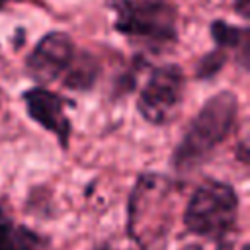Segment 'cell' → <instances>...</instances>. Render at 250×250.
<instances>
[{
  "label": "cell",
  "instance_id": "1",
  "mask_svg": "<svg viewBox=\"0 0 250 250\" xmlns=\"http://www.w3.org/2000/svg\"><path fill=\"white\" fill-rule=\"evenodd\" d=\"M236 115L238 100L232 92H219L211 96L195 113L180 145L176 146V152L172 156L174 168L178 172H189L203 164L215 152V148L232 133Z\"/></svg>",
  "mask_w": 250,
  "mask_h": 250
},
{
  "label": "cell",
  "instance_id": "2",
  "mask_svg": "<svg viewBox=\"0 0 250 250\" xmlns=\"http://www.w3.org/2000/svg\"><path fill=\"white\" fill-rule=\"evenodd\" d=\"M174 184L158 174H143L129 199V234L141 250H164L172 225Z\"/></svg>",
  "mask_w": 250,
  "mask_h": 250
},
{
  "label": "cell",
  "instance_id": "3",
  "mask_svg": "<svg viewBox=\"0 0 250 250\" xmlns=\"http://www.w3.org/2000/svg\"><path fill=\"white\" fill-rule=\"evenodd\" d=\"M113 27L131 41L152 49L170 47L178 37V10L168 0H109Z\"/></svg>",
  "mask_w": 250,
  "mask_h": 250
},
{
  "label": "cell",
  "instance_id": "4",
  "mask_svg": "<svg viewBox=\"0 0 250 250\" xmlns=\"http://www.w3.org/2000/svg\"><path fill=\"white\" fill-rule=\"evenodd\" d=\"M236 217V191L225 182L205 180L188 201L184 211V225L191 234L219 240L234 230Z\"/></svg>",
  "mask_w": 250,
  "mask_h": 250
},
{
  "label": "cell",
  "instance_id": "5",
  "mask_svg": "<svg viewBox=\"0 0 250 250\" xmlns=\"http://www.w3.org/2000/svg\"><path fill=\"white\" fill-rule=\"evenodd\" d=\"M186 96V74L178 64H164L152 70L139 94V111L152 125L174 121Z\"/></svg>",
  "mask_w": 250,
  "mask_h": 250
},
{
  "label": "cell",
  "instance_id": "6",
  "mask_svg": "<svg viewBox=\"0 0 250 250\" xmlns=\"http://www.w3.org/2000/svg\"><path fill=\"white\" fill-rule=\"evenodd\" d=\"M76 57L78 51L72 39L62 31H51L41 37V41L27 57V70L41 84L62 80L74 64Z\"/></svg>",
  "mask_w": 250,
  "mask_h": 250
},
{
  "label": "cell",
  "instance_id": "7",
  "mask_svg": "<svg viewBox=\"0 0 250 250\" xmlns=\"http://www.w3.org/2000/svg\"><path fill=\"white\" fill-rule=\"evenodd\" d=\"M23 102H25L27 115L35 123H39L43 129L51 131L59 139L61 146L66 148L70 139V121L64 113L66 100L47 88L37 86L23 94Z\"/></svg>",
  "mask_w": 250,
  "mask_h": 250
},
{
  "label": "cell",
  "instance_id": "8",
  "mask_svg": "<svg viewBox=\"0 0 250 250\" xmlns=\"http://www.w3.org/2000/svg\"><path fill=\"white\" fill-rule=\"evenodd\" d=\"M45 240L23 225H16L0 205V250H43Z\"/></svg>",
  "mask_w": 250,
  "mask_h": 250
},
{
  "label": "cell",
  "instance_id": "9",
  "mask_svg": "<svg viewBox=\"0 0 250 250\" xmlns=\"http://www.w3.org/2000/svg\"><path fill=\"white\" fill-rule=\"evenodd\" d=\"M211 35L217 43V49L225 53L230 49H240V55L246 61L248 57V29L246 27H236L223 20H215L211 23Z\"/></svg>",
  "mask_w": 250,
  "mask_h": 250
},
{
  "label": "cell",
  "instance_id": "10",
  "mask_svg": "<svg viewBox=\"0 0 250 250\" xmlns=\"http://www.w3.org/2000/svg\"><path fill=\"white\" fill-rule=\"evenodd\" d=\"M98 78V64L96 61L88 55L82 53L76 57L74 64L70 66V70L64 74L62 84L70 90H88Z\"/></svg>",
  "mask_w": 250,
  "mask_h": 250
},
{
  "label": "cell",
  "instance_id": "11",
  "mask_svg": "<svg viewBox=\"0 0 250 250\" xmlns=\"http://www.w3.org/2000/svg\"><path fill=\"white\" fill-rule=\"evenodd\" d=\"M225 62H227V53L221 49H215V51H211L199 59V62L195 66V76L197 78H211L225 66Z\"/></svg>",
  "mask_w": 250,
  "mask_h": 250
},
{
  "label": "cell",
  "instance_id": "12",
  "mask_svg": "<svg viewBox=\"0 0 250 250\" xmlns=\"http://www.w3.org/2000/svg\"><path fill=\"white\" fill-rule=\"evenodd\" d=\"M232 234V232H230ZM230 234L219 238L217 242V250H248V242L244 238H232Z\"/></svg>",
  "mask_w": 250,
  "mask_h": 250
},
{
  "label": "cell",
  "instance_id": "13",
  "mask_svg": "<svg viewBox=\"0 0 250 250\" xmlns=\"http://www.w3.org/2000/svg\"><path fill=\"white\" fill-rule=\"evenodd\" d=\"M234 8L242 18L248 16V0H234Z\"/></svg>",
  "mask_w": 250,
  "mask_h": 250
},
{
  "label": "cell",
  "instance_id": "14",
  "mask_svg": "<svg viewBox=\"0 0 250 250\" xmlns=\"http://www.w3.org/2000/svg\"><path fill=\"white\" fill-rule=\"evenodd\" d=\"M90 250H115V248L109 246V244H96V246H92Z\"/></svg>",
  "mask_w": 250,
  "mask_h": 250
},
{
  "label": "cell",
  "instance_id": "15",
  "mask_svg": "<svg viewBox=\"0 0 250 250\" xmlns=\"http://www.w3.org/2000/svg\"><path fill=\"white\" fill-rule=\"evenodd\" d=\"M182 250H203L199 244H189V246H186V248H182Z\"/></svg>",
  "mask_w": 250,
  "mask_h": 250
},
{
  "label": "cell",
  "instance_id": "16",
  "mask_svg": "<svg viewBox=\"0 0 250 250\" xmlns=\"http://www.w3.org/2000/svg\"><path fill=\"white\" fill-rule=\"evenodd\" d=\"M10 2H18V0H0V10H2L6 4H10Z\"/></svg>",
  "mask_w": 250,
  "mask_h": 250
}]
</instances>
